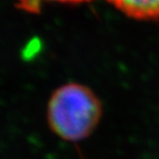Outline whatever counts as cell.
Masks as SVG:
<instances>
[{"label": "cell", "instance_id": "3957f363", "mask_svg": "<svg viewBox=\"0 0 159 159\" xmlns=\"http://www.w3.org/2000/svg\"><path fill=\"white\" fill-rule=\"evenodd\" d=\"M92 0H17V6L22 11L30 14L39 12L41 6L46 2H62V3H84Z\"/></svg>", "mask_w": 159, "mask_h": 159}, {"label": "cell", "instance_id": "7a4b0ae2", "mask_svg": "<svg viewBox=\"0 0 159 159\" xmlns=\"http://www.w3.org/2000/svg\"><path fill=\"white\" fill-rule=\"evenodd\" d=\"M131 18L139 20L159 19V0H107Z\"/></svg>", "mask_w": 159, "mask_h": 159}, {"label": "cell", "instance_id": "6da1fadb", "mask_svg": "<svg viewBox=\"0 0 159 159\" xmlns=\"http://www.w3.org/2000/svg\"><path fill=\"white\" fill-rule=\"evenodd\" d=\"M101 117V106L86 86L66 84L52 94L48 104V122L59 138L78 142L90 135Z\"/></svg>", "mask_w": 159, "mask_h": 159}]
</instances>
